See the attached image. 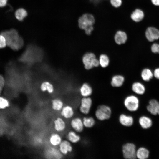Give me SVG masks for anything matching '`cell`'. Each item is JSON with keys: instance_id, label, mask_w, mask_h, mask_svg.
<instances>
[{"instance_id": "obj_6", "label": "cell", "mask_w": 159, "mask_h": 159, "mask_svg": "<svg viewBox=\"0 0 159 159\" xmlns=\"http://www.w3.org/2000/svg\"><path fill=\"white\" fill-rule=\"evenodd\" d=\"M123 105L125 108L130 112L136 111L139 106L138 98L136 96L131 95L127 96L124 99Z\"/></svg>"}, {"instance_id": "obj_25", "label": "cell", "mask_w": 159, "mask_h": 159, "mask_svg": "<svg viewBox=\"0 0 159 159\" xmlns=\"http://www.w3.org/2000/svg\"><path fill=\"white\" fill-rule=\"evenodd\" d=\"M82 120L84 127L87 128L92 127L95 124V120L92 117H84L82 118Z\"/></svg>"}, {"instance_id": "obj_30", "label": "cell", "mask_w": 159, "mask_h": 159, "mask_svg": "<svg viewBox=\"0 0 159 159\" xmlns=\"http://www.w3.org/2000/svg\"><path fill=\"white\" fill-rule=\"evenodd\" d=\"M141 75L143 80L147 81L152 78L153 74L150 69H145L142 71Z\"/></svg>"}, {"instance_id": "obj_4", "label": "cell", "mask_w": 159, "mask_h": 159, "mask_svg": "<svg viewBox=\"0 0 159 159\" xmlns=\"http://www.w3.org/2000/svg\"><path fill=\"white\" fill-rule=\"evenodd\" d=\"M82 61L84 67L86 70H90L100 65L98 59L92 52H88L84 54L82 57Z\"/></svg>"}, {"instance_id": "obj_19", "label": "cell", "mask_w": 159, "mask_h": 159, "mask_svg": "<svg viewBox=\"0 0 159 159\" xmlns=\"http://www.w3.org/2000/svg\"><path fill=\"white\" fill-rule=\"evenodd\" d=\"M125 78L121 74H116L113 76L111 78L110 84L113 87H121L124 84Z\"/></svg>"}, {"instance_id": "obj_37", "label": "cell", "mask_w": 159, "mask_h": 159, "mask_svg": "<svg viewBox=\"0 0 159 159\" xmlns=\"http://www.w3.org/2000/svg\"><path fill=\"white\" fill-rule=\"evenodd\" d=\"M154 74L156 78L159 79V68H157L155 70Z\"/></svg>"}, {"instance_id": "obj_1", "label": "cell", "mask_w": 159, "mask_h": 159, "mask_svg": "<svg viewBox=\"0 0 159 159\" xmlns=\"http://www.w3.org/2000/svg\"><path fill=\"white\" fill-rule=\"evenodd\" d=\"M1 34L5 37L7 46L14 50L17 51L22 47L24 41L18 32L12 29L2 31Z\"/></svg>"}, {"instance_id": "obj_35", "label": "cell", "mask_w": 159, "mask_h": 159, "mask_svg": "<svg viewBox=\"0 0 159 159\" xmlns=\"http://www.w3.org/2000/svg\"><path fill=\"white\" fill-rule=\"evenodd\" d=\"M158 44L156 43H153L151 46V50L154 53H158Z\"/></svg>"}, {"instance_id": "obj_11", "label": "cell", "mask_w": 159, "mask_h": 159, "mask_svg": "<svg viewBox=\"0 0 159 159\" xmlns=\"http://www.w3.org/2000/svg\"><path fill=\"white\" fill-rule=\"evenodd\" d=\"M59 112L60 116L65 120H70L75 114L74 108L69 105H64Z\"/></svg>"}, {"instance_id": "obj_7", "label": "cell", "mask_w": 159, "mask_h": 159, "mask_svg": "<svg viewBox=\"0 0 159 159\" xmlns=\"http://www.w3.org/2000/svg\"><path fill=\"white\" fill-rule=\"evenodd\" d=\"M92 103V100L90 97H82L80 100L79 107L80 112L84 115L88 114L90 112Z\"/></svg>"}, {"instance_id": "obj_17", "label": "cell", "mask_w": 159, "mask_h": 159, "mask_svg": "<svg viewBox=\"0 0 159 159\" xmlns=\"http://www.w3.org/2000/svg\"><path fill=\"white\" fill-rule=\"evenodd\" d=\"M80 93L82 97H90L93 93L92 88L87 83H83L80 88Z\"/></svg>"}, {"instance_id": "obj_13", "label": "cell", "mask_w": 159, "mask_h": 159, "mask_svg": "<svg viewBox=\"0 0 159 159\" xmlns=\"http://www.w3.org/2000/svg\"><path fill=\"white\" fill-rule=\"evenodd\" d=\"M63 139L60 133L54 132L51 133L48 138V142L51 146L57 147Z\"/></svg>"}, {"instance_id": "obj_31", "label": "cell", "mask_w": 159, "mask_h": 159, "mask_svg": "<svg viewBox=\"0 0 159 159\" xmlns=\"http://www.w3.org/2000/svg\"><path fill=\"white\" fill-rule=\"evenodd\" d=\"M6 127L5 122L0 115V137L5 135Z\"/></svg>"}, {"instance_id": "obj_20", "label": "cell", "mask_w": 159, "mask_h": 159, "mask_svg": "<svg viewBox=\"0 0 159 159\" xmlns=\"http://www.w3.org/2000/svg\"><path fill=\"white\" fill-rule=\"evenodd\" d=\"M51 107L55 112H60L64 105L63 101L59 98L52 99L51 101Z\"/></svg>"}, {"instance_id": "obj_36", "label": "cell", "mask_w": 159, "mask_h": 159, "mask_svg": "<svg viewBox=\"0 0 159 159\" xmlns=\"http://www.w3.org/2000/svg\"><path fill=\"white\" fill-rule=\"evenodd\" d=\"M7 2V0H0V7H2L5 6Z\"/></svg>"}, {"instance_id": "obj_9", "label": "cell", "mask_w": 159, "mask_h": 159, "mask_svg": "<svg viewBox=\"0 0 159 159\" xmlns=\"http://www.w3.org/2000/svg\"><path fill=\"white\" fill-rule=\"evenodd\" d=\"M69 125L72 130L79 133L82 132L84 127L82 118L79 117H73L70 120Z\"/></svg>"}, {"instance_id": "obj_21", "label": "cell", "mask_w": 159, "mask_h": 159, "mask_svg": "<svg viewBox=\"0 0 159 159\" xmlns=\"http://www.w3.org/2000/svg\"><path fill=\"white\" fill-rule=\"evenodd\" d=\"M139 123L143 129H146L150 128L152 125L151 119L146 116H142L138 119Z\"/></svg>"}, {"instance_id": "obj_8", "label": "cell", "mask_w": 159, "mask_h": 159, "mask_svg": "<svg viewBox=\"0 0 159 159\" xmlns=\"http://www.w3.org/2000/svg\"><path fill=\"white\" fill-rule=\"evenodd\" d=\"M53 125L55 132L60 133L64 132L67 128V123L65 120L60 116H57L54 120Z\"/></svg>"}, {"instance_id": "obj_39", "label": "cell", "mask_w": 159, "mask_h": 159, "mask_svg": "<svg viewBox=\"0 0 159 159\" xmlns=\"http://www.w3.org/2000/svg\"><path fill=\"white\" fill-rule=\"evenodd\" d=\"M90 1L95 4H97L103 0H90Z\"/></svg>"}, {"instance_id": "obj_15", "label": "cell", "mask_w": 159, "mask_h": 159, "mask_svg": "<svg viewBox=\"0 0 159 159\" xmlns=\"http://www.w3.org/2000/svg\"><path fill=\"white\" fill-rule=\"evenodd\" d=\"M146 108L148 111L152 115H159V102L157 100L154 99L150 100Z\"/></svg>"}, {"instance_id": "obj_32", "label": "cell", "mask_w": 159, "mask_h": 159, "mask_svg": "<svg viewBox=\"0 0 159 159\" xmlns=\"http://www.w3.org/2000/svg\"><path fill=\"white\" fill-rule=\"evenodd\" d=\"M5 85V77L2 75L0 74V95Z\"/></svg>"}, {"instance_id": "obj_24", "label": "cell", "mask_w": 159, "mask_h": 159, "mask_svg": "<svg viewBox=\"0 0 159 159\" xmlns=\"http://www.w3.org/2000/svg\"><path fill=\"white\" fill-rule=\"evenodd\" d=\"M40 89L42 92H47L49 94H52L54 92L53 85L48 81H44L41 84L40 86Z\"/></svg>"}, {"instance_id": "obj_23", "label": "cell", "mask_w": 159, "mask_h": 159, "mask_svg": "<svg viewBox=\"0 0 159 159\" xmlns=\"http://www.w3.org/2000/svg\"><path fill=\"white\" fill-rule=\"evenodd\" d=\"M144 13L140 9H135L131 15L132 19L135 22L141 21L144 17Z\"/></svg>"}, {"instance_id": "obj_28", "label": "cell", "mask_w": 159, "mask_h": 159, "mask_svg": "<svg viewBox=\"0 0 159 159\" xmlns=\"http://www.w3.org/2000/svg\"><path fill=\"white\" fill-rule=\"evenodd\" d=\"M27 12L25 9L21 8L16 10L15 12V16L18 20L21 21L27 16Z\"/></svg>"}, {"instance_id": "obj_14", "label": "cell", "mask_w": 159, "mask_h": 159, "mask_svg": "<svg viewBox=\"0 0 159 159\" xmlns=\"http://www.w3.org/2000/svg\"><path fill=\"white\" fill-rule=\"evenodd\" d=\"M145 35L147 39L150 42L159 39V30L153 27H149L146 29Z\"/></svg>"}, {"instance_id": "obj_34", "label": "cell", "mask_w": 159, "mask_h": 159, "mask_svg": "<svg viewBox=\"0 0 159 159\" xmlns=\"http://www.w3.org/2000/svg\"><path fill=\"white\" fill-rule=\"evenodd\" d=\"M111 5L115 7H118L120 6L122 4L121 0H110Z\"/></svg>"}, {"instance_id": "obj_3", "label": "cell", "mask_w": 159, "mask_h": 159, "mask_svg": "<svg viewBox=\"0 0 159 159\" xmlns=\"http://www.w3.org/2000/svg\"><path fill=\"white\" fill-rule=\"evenodd\" d=\"M112 109L110 106L102 104L97 107L95 115L97 120L103 121L110 119L112 116Z\"/></svg>"}, {"instance_id": "obj_40", "label": "cell", "mask_w": 159, "mask_h": 159, "mask_svg": "<svg viewBox=\"0 0 159 159\" xmlns=\"http://www.w3.org/2000/svg\"><path fill=\"white\" fill-rule=\"evenodd\" d=\"M159 54V44H158V53Z\"/></svg>"}, {"instance_id": "obj_12", "label": "cell", "mask_w": 159, "mask_h": 159, "mask_svg": "<svg viewBox=\"0 0 159 159\" xmlns=\"http://www.w3.org/2000/svg\"><path fill=\"white\" fill-rule=\"evenodd\" d=\"M118 121L121 125L128 127L133 125L134 119L133 117L130 115L121 113L119 116Z\"/></svg>"}, {"instance_id": "obj_2", "label": "cell", "mask_w": 159, "mask_h": 159, "mask_svg": "<svg viewBox=\"0 0 159 159\" xmlns=\"http://www.w3.org/2000/svg\"><path fill=\"white\" fill-rule=\"evenodd\" d=\"M95 22V19L91 14L85 13L80 17L78 20L79 28L84 30L85 33L89 35L91 34L93 30V25Z\"/></svg>"}, {"instance_id": "obj_22", "label": "cell", "mask_w": 159, "mask_h": 159, "mask_svg": "<svg viewBox=\"0 0 159 159\" xmlns=\"http://www.w3.org/2000/svg\"><path fill=\"white\" fill-rule=\"evenodd\" d=\"M150 152L149 150L144 147H141L136 150V158L139 159H146L149 156Z\"/></svg>"}, {"instance_id": "obj_26", "label": "cell", "mask_w": 159, "mask_h": 159, "mask_svg": "<svg viewBox=\"0 0 159 159\" xmlns=\"http://www.w3.org/2000/svg\"><path fill=\"white\" fill-rule=\"evenodd\" d=\"M100 65L102 68H105L109 65L110 58L108 56L105 54L100 55L98 59Z\"/></svg>"}, {"instance_id": "obj_29", "label": "cell", "mask_w": 159, "mask_h": 159, "mask_svg": "<svg viewBox=\"0 0 159 159\" xmlns=\"http://www.w3.org/2000/svg\"><path fill=\"white\" fill-rule=\"evenodd\" d=\"M11 105L10 100L5 97L0 95V110L6 109L9 107Z\"/></svg>"}, {"instance_id": "obj_16", "label": "cell", "mask_w": 159, "mask_h": 159, "mask_svg": "<svg viewBox=\"0 0 159 159\" xmlns=\"http://www.w3.org/2000/svg\"><path fill=\"white\" fill-rule=\"evenodd\" d=\"M65 139L72 144H75L80 142L81 137L78 133L72 130L67 132L65 135Z\"/></svg>"}, {"instance_id": "obj_10", "label": "cell", "mask_w": 159, "mask_h": 159, "mask_svg": "<svg viewBox=\"0 0 159 159\" xmlns=\"http://www.w3.org/2000/svg\"><path fill=\"white\" fill-rule=\"evenodd\" d=\"M58 149L63 156H65L72 152L73 147L72 144L66 139H63L58 147Z\"/></svg>"}, {"instance_id": "obj_38", "label": "cell", "mask_w": 159, "mask_h": 159, "mask_svg": "<svg viewBox=\"0 0 159 159\" xmlns=\"http://www.w3.org/2000/svg\"><path fill=\"white\" fill-rule=\"evenodd\" d=\"M152 3L156 6H159V0H151Z\"/></svg>"}, {"instance_id": "obj_27", "label": "cell", "mask_w": 159, "mask_h": 159, "mask_svg": "<svg viewBox=\"0 0 159 159\" xmlns=\"http://www.w3.org/2000/svg\"><path fill=\"white\" fill-rule=\"evenodd\" d=\"M132 90L135 93L138 95L143 94L145 91L144 86L141 83L138 82H135L132 85Z\"/></svg>"}, {"instance_id": "obj_33", "label": "cell", "mask_w": 159, "mask_h": 159, "mask_svg": "<svg viewBox=\"0 0 159 159\" xmlns=\"http://www.w3.org/2000/svg\"><path fill=\"white\" fill-rule=\"evenodd\" d=\"M6 45V40L4 37L1 34H0V49L5 47Z\"/></svg>"}, {"instance_id": "obj_5", "label": "cell", "mask_w": 159, "mask_h": 159, "mask_svg": "<svg viewBox=\"0 0 159 159\" xmlns=\"http://www.w3.org/2000/svg\"><path fill=\"white\" fill-rule=\"evenodd\" d=\"M136 146L132 143L128 142L123 144L122 147V152L123 157L125 159L136 158Z\"/></svg>"}, {"instance_id": "obj_18", "label": "cell", "mask_w": 159, "mask_h": 159, "mask_svg": "<svg viewBox=\"0 0 159 159\" xmlns=\"http://www.w3.org/2000/svg\"><path fill=\"white\" fill-rule=\"evenodd\" d=\"M127 36L126 33L122 31H118L115 33L114 39L115 43L118 45L125 44L126 42Z\"/></svg>"}]
</instances>
